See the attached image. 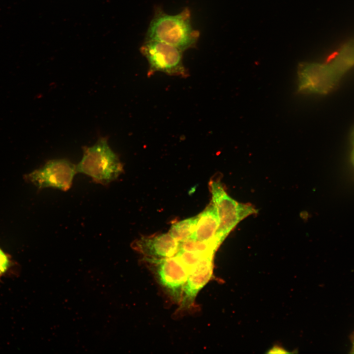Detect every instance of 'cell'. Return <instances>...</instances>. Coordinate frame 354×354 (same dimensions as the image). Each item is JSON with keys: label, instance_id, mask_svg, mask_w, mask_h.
<instances>
[{"label": "cell", "instance_id": "1", "mask_svg": "<svg viewBox=\"0 0 354 354\" xmlns=\"http://www.w3.org/2000/svg\"><path fill=\"white\" fill-rule=\"evenodd\" d=\"M354 67V41L344 46L326 63H300L297 67L298 91L325 94L338 86Z\"/></svg>", "mask_w": 354, "mask_h": 354}, {"label": "cell", "instance_id": "2", "mask_svg": "<svg viewBox=\"0 0 354 354\" xmlns=\"http://www.w3.org/2000/svg\"><path fill=\"white\" fill-rule=\"evenodd\" d=\"M199 32L192 27L188 8L176 15L157 8L150 22L146 40H153L174 46L182 52L196 46Z\"/></svg>", "mask_w": 354, "mask_h": 354}, {"label": "cell", "instance_id": "3", "mask_svg": "<svg viewBox=\"0 0 354 354\" xmlns=\"http://www.w3.org/2000/svg\"><path fill=\"white\" fill-rule=\"evenodd\" d=\"M76 166L77 173L85 174L103 185L117 179L123 170L119 158L105 139L84 148L83 157Z\"/></svg>", "mask_w": 354, "mask_h": 354}, {"label": "cell", "instance_id": "4", "mask_svg": "<svg viewBox=\"0 0 354 354\" xmlns=\"http://www.w3.org/2000/svg\"><path fill=\"white\" fill-rule=\"evenodd\" d=\"M211 202L215 206L219 218V225L215 235L218 246L243 219L256 214L257 210L251 205L239 203L231 197L219 180L209 183Z\"/></svg>", "mask_w": 354, "mask_h": 354}, {"label": "cell", "instance_id": "5", "mask_svg": "<svg viewBox=\"0 0 354 354\" xmlns=\"http://www.w3.org/2000/svg\"><path fill=\"white\" fill-rule=\"evenodd\" d=\"M140 52L148 61V76L156 72L182 77L188 75L183 63V52L174 46L157 40H145Z\"/></svg>", "mask_w": 354, "mask_h": 354}, {"label": "cell", "instance_id": "6", "mask_svg": "<svg viewBox=\"0 0 354 354\" xmlns=\"http://www.w3.org/2000/svg\"><path fill=\"white\" fill-rule=\"evenodd\" d=\"M77 173L76 165L68 160L54 159L29 174L26 178L39 189L52 187L65 191L71 187Z\"/></svg>", "mask_w": 354, "mask_h": 354}, {"label": "cell", "instance_id": "7", "mask_svg": "<svg viewBox=\"0 0 354 354\" xmlns=\"http://www.w3.org/2000/svg\"><path fill=\"white\" fill-rule=\"evenodd\" d=\"M154 264L157 280L173 299L180 303L188 271L175 256L160 259H147Z\"/></svg>", "mask_w": 354, "mask_h": 354}, {"label": "cell", "instance_id": "8", "mask_svg": "<svg viewBox=\"0 0 354 354\" xmlns=\"http://www.w3.org/2000/svg\"><path fill=\"white\" fill-rule=\"evenodd\" d=\"M179 242L169 233L152 236H142L134 240L132 247L142 254L146 259H160L175 255Z\"/></svg>", "mask_w": 354, "mask_h": 354}, {"label": "cell", "instance_id": "9", "mask_svg": "<svg viewBox=\"0 0 354 354\" xmlns=\"http://www.w3.org/2000/svg\"><path fill=\"white\" fill-rule=\"evenodd\" d=\"M213 255L205 257L188 271L180 302L181 309L188 308L193 304L199 291L211 278Z\"/></svg>", "mask_w": 354, "mask_h": 354}, {"label": "cell", "instance_id": "10", "mask_svg": "<svg viewBox=\"0 0 354 354\" xmlns=\"http://www.w3.org/2000/svg\"><path fill=\"white\" fill-rule=\"evenodd\" d=\"M199 215L195 229L189 238L217 244L215 235L219 225V218L213 203L211 201Z\"/></svg>", "mask_w": 354, "mask_h": 354}, {"label": "cell", "instance_id": "11", "mask_svg": "<svg viewBox=\"0 0 354 354\" xmlns=\"http://www.w3.org/2000/svg\"><path fill=\"white\" fill-rule=\"evenodd\" d=\"M199 216V214L172 224L169 234L178 242L189 238L195 229Z\"/></svg>", "mask_w": 354, "mask_h": 354}, {"label": "cell", "instance_id": "12", "mask_svg": "<svg viewBox=\"0 0 354 354\" xmlns=\"http://www.w3.org/2000/svg\"><path fill=\"white\" fill-rule=\"evenodd\" d=\"M219 246L215 242H205L189 238L179 242L178 249L201 254H214Z\"/></svg>", "mask_w": 354, "mask_h": 354}, {"label": "cell", "instance_id": "13", "mask_svg": "<svg viewBox=\"0 0 354 354\" xmlns=\"http://www.w3.org/2000/svg\"><path fill=\"white\" fill-rule=\"evenodd\" d=\"M214 254H201L178 250L175 256L189 271L205 257Z\"/></svg>", "mask_w": 354, "mask_h": 354}, {"label": "cell", "instance_id": "14", "mask_svg": "<svg viewBox=\"0 0 354 354\" xmlns=\"http://www.w3.org/2000/svg\"><path fill=\"white\" fill-rule=\"evenodd\" d=\"M9 265V260L8 256L0 248V275L7 270Z\"/></svg>", "mask_w": 354, "mask_h": 354}, {"label": "cell", "instance_id": "15", "mask_svg": "<svg viewBox=\"0 0 354 354\" xmlns=\"http://www.w3.org/2000/svg\"><path fill=\"white\" fill-rule=\"evenodd\" d=\"M351 143L353 145V148L351 152V163L354 168V129L352 131L351 135Z\"/></svg>", "mask_w": 354, "mask_h": 354}, {"label": "cell", "instance_id": "16", "mask_svg": "<svg viewBox=\"0 0 354 354\" xmlns=\"http://www.w3.org/2000/svg\"><path fill=\"white\" fill-rule=\"evenodd\" d=\"M352 353H354V337L353 338V348H352Z\"/></svg>", "mask_w": 354, "mask_h": 354}]
</instances>
